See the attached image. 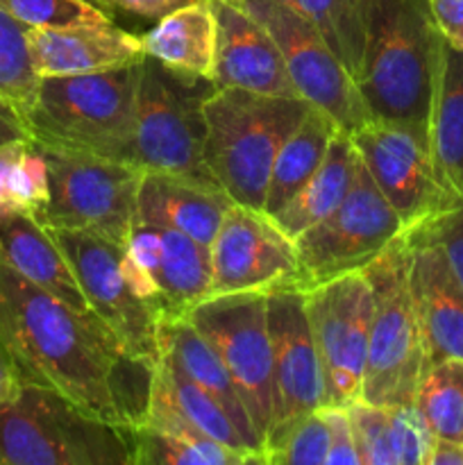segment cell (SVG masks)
Instances as JSON below:
<instances>
[{"label":"cell","instance_id":"obj_1","mask_svg":"<svg viewBox=\"0 0 463 465\" xmlns=\"http://www.w3.org/2000/svg\"><path fill=\"white\" fill-rule=\"evenodd\" d=\"M0 345L27 381L54 389L89 416L145 420L154 368L132 359L104 322L82 316L0 262Z\"/></svg>","mask_w":463,"mask_h":465},{"label":"cell","instance_id":"obj_2","mask_svg":"<svg viewBox=\"0 0 463 465\" xmlns=\"http://www.w3.org/2000/svg\"><path fill=\"white\" fill-rule=\"evenodd\" d=\"M443 44L429 0L368 3L366 41L354 82L370 118L429 141Z\"/></svg>","mask_w":463,"mask_h":465},{"label":"cell","instance_id":"obj_3","mask_svg":"<svg viewBox=\"0 0 463 465\" xmlns=\"http://www.w3.org/2000/svg\"><path fill=\"white\" fill-rule=\"evenodd\" d=\"M139 62L86 75L41 77L25 123L32 143L134 163Z\"/></svg>","mask_w":463,"mask_h":465},{"label":"cell","instance_id":"obj_4","mask_svg":"<svg viewBox=\"0 0 463 465\" xmlns=\"http://www.w3.org/2000/svg\"><path fill=\"white\" fill-rule=\"evenodd\" d=\"M304 98H280L216 86L204 103V166L234 204L261 212L272 163L302 121Z\"/></svg>","mask_w":463,"mask_h":465},{"label":"cell","instance_id":"obj_5","mask_svg":"<svg viewBox=\"0 0 463 465\" xmlns=\"http://www.w3.org/2000/svg\"><path fill=\"white\" fill-rule=\"evenodd\" d=\"M134 427L82 411L54 389L23 381L0 402V465H134Z\"/></svg>","mask_w":463,"mask_h":465},{"label":"cell","instance_id":"obj_6","mask_svg":"<svg viewBox=\"0 0 463 465\" xmlns=\"http://www.w3.org/2000/svg\"><path fill=\"white\" fill-rule=\"evenodd\" d=\"M363 272L372 289V322L361 400L381 407L416 404L427 352L409 282L407 230Z\"/></svg>","mask_w":463,"mask_h":465},{"label":"cell","instance_id":"obj_7","mask_svg":"<svg viewBox=\"0 0 463 465\" xmlns=\"http://www.w3.org/2000/svg\"><path fill=\"white\" fill-rule=\"evenodd\" d=\"M216 86L213 80L172 71L143 54L136 84L134 166L218 186L202 157L204 103Z\"/></svg>","mask_w":463,"mask_h":465},{"label":"cell","instance_id":"obj_8","mask_svg":"<svg viewBox=\"0 0 463 465\" xmlns=\"http://www.w3.org/2000/svg\"><path fill=\"white\" fill-rule=\"evenodd\" d=\"M41 150L50 173V198L41 223L50 230L86 232L125 248L145 171L116 159Z\"/></svg>","mask_w":463,"mask_h":465},{"label":"cell","instance_id":"obj_9","mask_svg":"<svg viewBox=\"0 0 463 465\" xmlns=\"http://www.w3.org/2000/svg\"><path fill=\"white\" fill-rule=\"evenodd\" d=\"M402 232V221L361 162L343 203L295 239L302 291L363 271Z\"/></svg>","mask_w":463,"mask_h":465},{"label":"cell","instance_id":"obj_10","mask_svg":"<svg viewBox=\"0 0 463 465\" xmlns=\"http://www.w3.org/2000/svg\"><path fill=\"white\" fill-rule=\"evenodd\" d=\"M266 298L261 291L212 295L184 313L221 354L261 443L272 420V343Z\"/></svg>","mask_w":463,"mask_h":465},{"label":"cell","instance_id":"obj_11","mask_svg":"<svg viewBox=\"0 0 463 465\" xmlns=\"http://www.w3.org/2000/svg\"><path fill=\"white\" fill-rule=\"evenodd\" d=\"M227 3L252 16L272 36L295 89L307 103L330 114L348 134L372 121L354 77L307 16L280 0Z\"/></svg>","mask_w":463,"mask_h":465},{"label":"cell","instance_id":"obj_12","mask_svg":"<svg viewBox=\"0 0 463 465\" xmlns=\"http://www.w3.org/2000/svg\"><path fill=\"white\" fill-rule=\"evenodd\" d=\"M309 325L320 359L325 407L361 398L372 322V289L366 272H350L304 291Z\"/></svg>","mask_w":463,"mask_h":465},{"label":"cell","instance_id":"obj_13","mask_svg":"<svg viewBox=\"0 0 463 465\" xmlns=\"http://www.w3.org/2000/svg\"><path fill=\"white\" fill-rule=\"evenodd\" d=\"M50 234L71 263L94 316L107 325L132 359L157 368L162 312L136 298L123 280L121 254L125 248L86 232L50 230Z\"/></svg>","mask_w":463,"mask_h":465},{"label":"cell","instance_id":"obj_14","mask_svg":"<svg viewBox=\"0 0 463 465\" xmlns=\"http://www.w3.org/2000/svg\"><path fill=\"white\" fill-rule=\"evenodd\" d=\"M300 289L295 241L271 216L232 204L212 243V295Z\"/></svg>","mask_w":463,"mask_h":465},{"label":"cell","instance_id":"obj_15","mask_svg":"<svg viewBox=\"0 0 463 465\" xmlns=\"http://www.w3.org/2000/svg\"><path fill=\"white\" fill-rule=\"evenodd\" d=\"M350 136L368 175L395 209L404 230H413L452 207L454 203L436 180L429 141L420 134L372 118Z\"/></svg>","mask_w":463,"mask_h":465},{"label":"cell","instance_id":"obj_16","mask_svg":"<svg viewBox=\"0 0 463 465\" xmlns=\"http://www.w3.org/2000/svg\"><path fill=\"white\" fill-rule=\"evenodd\" d=\"M266 302L272 343V420L263 452L300 418L325 407L320 359L309 325L304 291H271Z\"/></svg>","mask_w":463,"mask_h":465},{"label":"cell","instance_id":"obj_17","mask_svg":"<svg viewBox=\"0 0 463 465\" xmlns=\"http://www.w3.org/2000/svg\"><path fill=\"white\" fill-rule=\"evenodd\" d=\"M409 282L425 339L427 368L463 359V286L443 250L422 225L407 230Z\"/></svg>","mask_w":463,"mask_h":465},{"label":"cell","instance_id":"obj_18","mask_svg":"<svg viewBox=\"0 0 463 465\" xmlns=\"http://www.w3.org/2000/svg\"><path fill=\"white\" fill-rule=\"evenodd\" d=\"M125 250L153 275L162 313L184 316L193 304L209 298L212 248L184 232L136 221Z\"/></svg>","mask_w":463,"mask_h":465},{"label":"cell","instance_id":"obj_19","mask_svg":"<svg viewBox=\"0 0 463 465\" xmlns=\"http://www.w3.org/2000/svg\"><path fill=\"white\" fill-rule=\"evenodd\" d=\"M27 53L39 80L112 71L130 66L145 54L141 36L113 21L27 27Z\"/></svg>","mask_w":463,"mask_h":465},{"label":"cell","instance_id":"obj_20","mask_svg":"<svg viewBox=\"0 0 463 465\" xmlns=\"http://www.w3.org/2000/svg\"><path fill=\"white\" fill-rule=\"evenodd\" d=\"M218 18L216 84L280 98H302L272 36L227 0H213Z\"/></svg>","mask_w":463,"mask_h":465},{"label":"cell","instance_id":"obj_21","mask_svg":"<svg viewBox=\"0 0 463 465\" xmlns=\"http://www.w3.org/2000/svg\"><path fill=\"white\" fill-rule=\"evenodd\" d=\"M232 204L234 200L218 186L145 171L136 203V221L172 227L212 248Z\"/></svg>","mask_w":463,"mask_h":465},{"label":"cell","instance_id":"obj_22","mask_svg":"<svg viewBox=\"0 0 463 465\" xmlns=\"http://www.w3.org/2000/svg\"><path fill=\"white\" fill-rule=\"evenodd\" d=\"M159 345H162V354H166L180 368L182 375L189 377L193 384H198L204 393L212 395L230 413V418L239 427L248 448L263 459L261 439H259L252 422H250L248 411H245L243 402H241L239 391H236L234 381H232L230 372H227L221 354L191 325L189 318L162 313V321H159Z\"/></svg>","mask_w":463,"mask_h":465},{"label":"cell","instance_id":"obj_23","mask_svg":"<svg viewBox=\"0 0 463 465\" xmlns=\"http://www.w3.org/2000/svg\"><path fill=\"white\" fill-rule=\"evenodd\" d=\"M143 53L172 71L216 82L218 18L213 0H195L159 18L141 36Z\"/></svg>","mask_w":463,"mask_h":465},{"label":"cell","instance_id":"obj_24","mask_svg":"<svg viewBox=\"0 0 463 465\" xmlns=\"http://www.w3.org/2000/svg\"><path fill=\"white\" fill-rule=\"evenodd\" d=\"M429 154L440 189L457 203L463 195V50L448 41L431 100Z\"/></svg>","mask_w":463,"mask_h":465},{"label":"cell","instance_id":"obj_25","mask_svg":"<svg viewBox=\"0 0 463 465\" xmlns=\"http://www.w3.org/2000/svg\"><path fill=\"white\" fill-rule=\"evenodd\" d=\"M359 166H361V157H359L352 136L339 130L331 139L320 168L272 221L286 236L295 241L304 230L330 216L343 203L357 177Z\"/></svg>","mask_w":463,"mask_h":465},{"label":"cell","instance_id":"obj_26","mask_svg":"<svg viewBox=\"0 0 463 465\" xmlns=\"http://www.w3.org/2000/svg\"><path fill=\"white\" fill-rule=\"evenodd\" d=\"M339 130L340 127L336 125L330 114L322 112L316 104H309L307 114L286 136L275 163H272L261 209L266 216L275 218L295 198V193L311 180Z\"/></svg>","mask_w":463,"mask_h":465},{"label":"cell","instance_id":"obj_27","mask_svg":"<svg viewBox=\"0 0 463 465\" xmlns=\"http://www.w3.org/2000/svg\"><path fill=\"white\" fill-rule=\"evenodd\" d=\"M150 391L162 400H166L175 409L177 416L189 422L195 431L236 450V452L248 454L250 459H254V463H263V459L248 448L230 413L212 395H207L198 384H193L189 377L182 375L180 368L166 354H162L157 368H154Z\"/></svg>","mask_w":463,"mask_h":465},{"label":"cell","instance_id":"obj_28","mask_svg":"<svg viewBox=\"0 0 463 465\" xmlns=\"http://www.w3.org/2000/svg\"><path fill=\"white\" fill-rule=\"evenodd\" d=\"M134 465H248L254 463L218 440L200 434H172L150 425L134 427Z\"/></svg>","mask_w":463,"mask_h":465},{"label":"cell","instance_id":"obj_29","mask_svg":"<svg viewBox=\"0 0 463 465\" xmlns=\"http://www.w3.org/2000/svg\"><path fill=\"white\" fill-rule=\"evenodd\" d=\"M370 0H298L295 9L311 21L340 59L350 75H357L366 41V12Z\"/></svg>","mask_w":463,"mask_h":465},{"label":"cell","instance_id":"obj_30","mask_svg":"<svg viewBox=\"0 0 463 465\" xmlns=\"http://www.w3.org/2000/svg\"><path fill=\"white\" fill-rule=\"evenodd\" d=\"M416 407L436 439L463 443V359H445L427 368Z\"/></svg>","mask_w":463,"mask_h":465},{"label":"cell","instance_id":"obj_31","mask_svg":"<svg viewBox=\"0 0 463 465\" xmlns=\"http://www.w3.org/2000/svg\"><path fill=\"white\" fill-rule=\"evenodd\" d=\"M39 86L27 53V27L0 7V95L25 118Z\"/></svg>","mask_w":463,"mask_h":465},{"label":"cell","instance_id":"obj_32","mask_svg":"<svg viewBox=\"0 0 463 465\" xmlns=\"http://www.w3.org/2000/svg\"><path fill=\"white\" fill-rule=\"evenodd\" d=\"M327 454H330V430L320 407L318 411L300 418L275 443L268 445L263 452V463L322 465L327 463Z\"/></svg>","mask_w":463,"mask_h":465},{"label":"cell","instance_id":"obj_33","mask_svg":"<svg viewBox=\"0 0 463 465\" xmlns=\"http://www.w3.org/2000/svg\"><path fill=\"white\" fill-rule=\"evenodd\" d=\"M345 409H348L361 465H398L393 452L390 407L370 404L359 398Z\"/></svg>","mask_w":463,"mask_h":465},{"label":"cell","instance_id":"obj_34","mask_svg":"<svg viewBox=\"0 0 463 465\" xmlns=\"http://www.w3.org/2000/svg\"><path fill=\"white\" fill-rule=\"evenodd\" d=\"M0 7L25 27L113 21L89 0H0Z\"/></svg>","mask_w":463,"mask_h":465},{"label":"cell","instance_id":"obj_35","mask_svg":"<svg viewBox=\"0 0 463 465\" xmlns=\"http://www.w3.org/2000/svg\"><path fill=\"white\" fill-rule=\"evenodd\" d=\"M50 198V173L44 150L36 143H27L21 159L16 162L9 182L12 212L30 213L41 221Z\"/></svg>","mask_w":463,"mask_h":465},{"label":"cell","instance_id":"obj_36","mask_svg":"<svg viewBox=\"0 0 463 465\" xmlns=\"http://www.w3.org/2000/svg\"><path fill=\"white\" fill-rule=\"evenodd\" d=\"M393 452L398 465H427L436 436L416 404L390 407Z\"/></svg>","mask_w":463,"mask_h":465},{"label":"cell","instance_id":"obj_37","mask_svg":"<svg viewBox=\"0 0 463 465\" xmlns=\"http://www.w3.org/2000/svg\"><path fill=\"white\" fill-rule=\"evenodd\" d=\"M422 227L440 245L454 277L463 286V195L443 213L422 223Z\"/></svg>","mask_w":463,"mask_h":465},{"label":"cell","instance_id":"obj_38","mask_svg":"<svg viewBox=\"0 0 463 465\" xmlns=\"http://www.w3.org/2000/svg\"><path fill=\"white\" fill-rule=\"evenodd\" d=\"M327 430H330V454L325 465H361L352 425L345 407H322Z\"/></svg>","mask_w":463,"mask_h":465},{"label":"cell","instance_id":"obj_39","mask_svg":"<svg viewBox=\"0 0 463 465\" xmlns=\"http://www.w3.org/2000/svg\"><path fill=\"white\" fill-rule=\"evenodd\" d=\"M95 7L107 12L113 18V14H132V16L148 18V21H159L166 14L184 7V5L195 3V0H89Z\"/></svg>","mask_w":463,"mask_h":465},{"label":"cell","instance_id":"obj_40","mask_svg":"<svg viewBox=\"0 0 463 465\" xmlns=\"http://www.w3.org/2000/svg\"><path fill=\"white\" fill-rule=\"evenodd\" d=\"M121 275L136 298L154 304V307L162 312V307H159V289H157V284H154L153 275H150L148 268L141 266V263L136 262V259L132 257L127 250H123V254H121Z\"/></svg>","mask_w":463,"mask_h":465},{"label":"cell","instance_id":"obj_41","mask_svg":"<svg viewBox=\"0 0 463 465\" xmlns=\"http://www.w3.org/2000/svg\"><path fill=\"white\" fill-rule=\"evenodd\" d=\"M440 35L454 48L463 50V0H429Z\"/></svg>","mask_w":463,"mask_h":465},{"label":"cell","instance_id":"obj_42","mask_svg":"<svg viewBox=\"0 0 463 465\" xmlns=\"http://www.w3.org/2000/svg\"><path fill=\"white\" fill-rule=\"evenodd\" d=\"M30 141H12V143L0 145V216L12 213V200H9V182L16 162L21 159L23 150Z\"/></svg>","mask_w":463,"mask_h":465},{"label":"cell","instance_id":"obj_43","mask_svg":"<svg viewBox=\"0 0 463 465\" xmlns=\"http://www.w3.org/2000/svg\"><path fill=\"white\" fill-rule=\"evenodd\" d=\"M12 141H32L30 130L23 114L0 95V145L12 143Z\"/></svg>","mask_w":463,"mask_h":465},{"label":"cell","instance_id":"obj_44","mask_svg":"<svg viewBox=\"0 0 463 465\" xmlns=\"http://www.w3.org/2000/svg\"><path fill=\"white\" fill-rule=\"evenodd\" d=\"M25 377L21 375V371L16 368V363L12 361L5 348L0 345V402H7L14 395L18 393V389L23 386Z\"/></svg>","mask_w":463,"mask_h":465},{"label":"cell","instance_id":"obj_45","mask_svg":"<svg viewBox=\"0 0 463 465\" xmlns=\"http://www.w3.org/2000/svg\"><path fill=\"white\" fill-rule=\"evenodd\" d=\"M427 465H463V443L434 439Z\"/></svg>","mask_w":463,"mask_h":465},{"label":"cell","instance_id":"obj_46","mask_svg":"<svg viewBox=\"0 0 463 465\" xmlns=\"http://www.w3.org/2000/svg\"><path fill=\"white\" fill-rule=\"evenodd\" d=\"M280 3H286V5H291V7H295V3H298V0H280Z\"/></svg>","mask_w":463,"mask_h":465}]
</instances>
